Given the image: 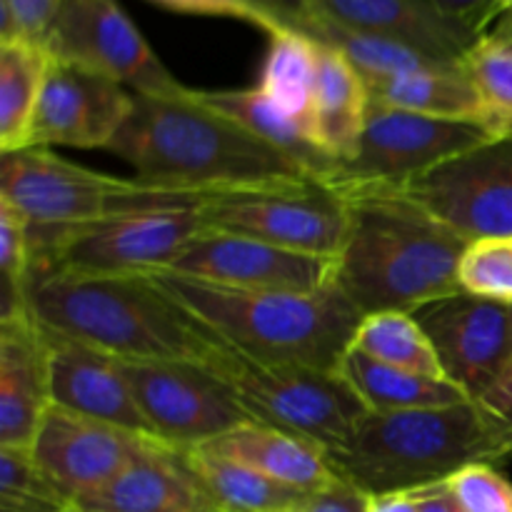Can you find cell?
<instances>
[{
  "mask_svg": "<svg viewBox=\"0 0 512 512\" xmlns=\"http://www.w3.org/2000/svg\"><path fill=\"white\" fill-rule=\"evenodd\" d=\"M318 43V40H315ZM368 85L343 53L318 43L313 90V138L338 165L358 148L368 118Z\"/></svg>",
  "mask_w": 512,
  "mask_h": 512,
  "instance_id": "cell-23",
  "label": "cell"
},
{
  "mask_svg": "<svg viewBox=\"0 0 512 512\" xmlns=\"http://www.w3.org/2000/svg\"><path fill=\"white\" fill-rule=\"evenodd\" d=\"M370 103L445 120L478 123L500 135L488 105L480 98L463 63H438L415 73L398 75L368 88Z\"/></svg>",
  "mask_w": 512,
  "mask_h": 512,
  "instance_id": "cell-24",
  "label": "cell"
},
{
  "mask_svg": "<svg viewBox=\"0 0 512 512\" xmlns=\"http://www.w3.org/2000/svg\"><path fill=\"white\" fill-rule=\"evenodd\" d=\"M165 270L250 290L318 293L335 288V260L295 253L248 235L203 228Z\"/></svg>",
  "mask_w": 512,
  "mask_h": 512,
  "instance_id": "cell-16",
  "label": "cell"
},
{
  "mask_svg": "<svg viewBox=\"0 0 512 512\" xmlns=\"http://www.w3.org/2000/svg\"><path fill=\"white\" fill-rule=\"evenodd\" d=\"M203 228H208L203 215L190 210L108 215L68 228L28 225V285L50 273L133 275L165 270Z\"/></svg>",
  "mask_w": 512,
  "mask_h": 512,
  "instance_id": "cell-8",
  "label": "cell"
},
{
  "mask_svg": "<svg viewBox=\"0 0 512 512\" xmlns=\"http://www.w3.org/2000/svg\"><path fill=\"white\" fill-rule=\"evenodd\" d=\"M338 373L348 380L370 413H403L473 403L450 380L393 368L353 348L345 353Z\"/></svg>",
  "mask_w": 512,
  "mask_h": 512,
  "instance_id": "cell-26",
  "label": "cell"
},
{
  "mask_svg": "<svg viewBox=\"0 0 512 512\" xmlns=\"http://www.w3.org/2000/svg\"><path fill=\"white\" fill-rule=\"evenodd\" d=\"M30 235L28 223L0 200V320L28 313Z\"/></svg>",
  "mask_w": 512,
  "mask_h": 512,
  "instance_id": "cell-31",
  "label": "cell"
},
{
  "mask_svg": "<svg viewBox=\"0 0 512 512\" xmlns=\"http://www.w3.org/2000/svg\"><path fill=\"white\" fill-rule=\"evenodd\" d=\"M325 458L340 480L370 498L445 483L465 465H498L493 428L478 403L368 413Z\"/></svg>",
  "mask_w": 512,
  "mask_h": 512,
  "instance_id": "cell-5",
  "label": "cell"
},
{
  "mask_svg": "<svg viewBox=\"0 0 512 512\" xmlns=\"http://www.w3.org/2000/svg\"><path fill=\"white\" fill-rule=\"evenodd\" d=\"M463 293L512 305V240H473L458 268Z\"/></svg>",
  "mask_w": 512,
  "mask_h": 512,
  "instance_id": "cell-34",
  "label": "cell"
},
{
  "mask_svg": "<svg viewBox=\"0 0 512 512\" xmlns=\"http://www.w3.org/2000/svg\"><path fill=\"white\" fill-rule=\"evenodd\" d=\"M435 10L458 20L483 38L500 20V0H428Z\"/></svg>",
  "mask_w": 512,
  "mask_h": 512,
  "instance_id": "cell-39",
  "label": "cell"
},
{
  "mask_svg": "<svg viewBox=\"0 0 512 512\" xmlns=\"http://www.w3.org/2000/svg\"><path fill=\"white\" fill-rule=\"evenodd\" d=\"M28 308L43 328L120 360L208 365L223 345L148 273L43 275L28 285Z\"/></svg>",
  "mask_w": 512,
  "mask_h": 512,
  "instance_id": "cell-3",
  "label": "cell"
},
{
  "mask_svg": "<svg viewBox=\"0 0 512 512\" xmlns=\"http://www.w3.org/2000/svg\"><path fill=\"white\" fill-rule=\"evenodd\" d=\"M205 368L228 385L253 423L308 440L323 453L340 448L370 413L338 370L263 363L225 340Z\"/></svg>",
  "mask_w": 512,
  "mask_h": 512,
  "instance_id": "cell-6",
  "label": "cell"
},
{
  "mask_svg": "<svg viewBox=\"0 0 512 512\" xmlns=\"http://www.w3.org/2000/svg\"><path fill=\"white\" fill-rule=\"evenodd\" d=\"M503 15H512V0H500V18Z\"/></svg>",
  "mask_w": 512,
  "mask_h": 512,
  "instance_id": "cell-45",
  "label": "cell"
},
{
  "mask_svg": "<svg viewBox=\"0 0 512 512\" xmlns=\"http://www.w3.org/2000/svg\"><path fill=\"white\" fill-rule=\"evenodd\" d=\"M250 3L260 5L263 10L273 13L285 28H298L300 20H305L310 13V5L308 0H250Z\"/></svg>",
  "mask_w": 512,
  "mask_h": 512,
  "instance_id": "cell-42",
  "label": "cell"
},
{
  "mask_svg": "<svg viewBox=\"0 0 512 512\" xmlns=\"http://www.w3.org/2000/svg\"><path fill=\"white\" fill-rule=\"evenodd\" d=\"M350 348L393 368L428 375V378H445L433 343L413 313L385 310V313L363 315Z\"/></svg>",
  "mask_w": 512,
  "mask_h": 512,
  "instance_id": "cell-30",
  "label": "cell"
},
{
  "mask_svg": "<svg viewBox=\"0 0 512 512\" xmlns=\"http://www.w3.org/2000/svg\"><path fill=\"white\" fill-rule=\"evenodd\" d=\"M43 333L48 340L53 405L158 438L135 400L123 360L48 328Z\"/></svg>",
  "mask_w": 512,
  "mask_h": 512,
  "instance_id": "cell-18",
  "label": "cell"
},
{
  "mask_svg": "<svg viewBox=\"0 0 512 512\" xmlns=\"http://www.w3.org/2000/svg\"><path fill=\"white\" fill-rule=\"evenodd\" d=\"M510 313H512V305H510ZM510 368H512V363H510Z\"/></svg>",
  "mask_w": 512,
  "mask_h": 512,
  "instance_id": "cell-48",
  "label": "cell"
},
{
  "mask_svg": "<svg viewBox=\"0 0 512 512\" xmlns=\"http://www.w3.org/2000/svg\"><path fill=\"white\" fill-rule=\"evenodd\" d=\"M198 448L210 450V453L245 465L250 470H258L285 485L308 490V493H318L340 480L318 445L283 433V430L253 423V420L198 445Z\"/></svg>",
  "mask_w": 512,
  "mask_h": 512,
  "instance_id": "cell-22",
  "label": "cell"
},
{
  "mask_svg": "<svg viewBox=\"0 0 512 512\" xmlns=\"http://www.w3.org/2000/svg\"><path fill=\"white\" fill-rule=\"evenodd\" d=\"M0 512H65V510H18V508H0Z\"/></svg>",
  "mask_w": 512,
  "mask_h": 512,
  "instance_id": "cell-46",
  "label": "cell"
},
{
  "mask_svg": "<svg viewBox=\"0 0 512 512\" xmlns=\"http://www.w3.org/2000/svg\"><path fill=\"white\" fill-rule=\"evenodd\" d=\"M65 512H83V510H75V508H68Z\"/></svg>",
  "mask_w": 512,
  "mask_h": 512,
  "instance_id": "cell-47",
  "label": "cell"
},
{
  "mask_svg": "<svg viewBox=\"0 0 512 512\" xmlns=\"http://www.w3.org/2000/svg\"><path fill=\"white\" fill-rule=\"evenodd\" d=\"M350 225L335 258V288L363 315L415 313L460 293L470 240L403 190H343Z\"/></svg>",
  "mask_w": 512,
  "mask_h": 512,
  "instance_id": "cell-1",
  "label": "cell"
},
{
  "mask_svg": "<svg viewBox=\"0 0 512 512\" xmlns=\"http://www.w3.org/2000/svg\"><path fill=\"white\" fill-rule=\"evenodd\" d=\"M448 488L463 512H512V483L490 463L465 465Z\"/></svg>",
  "mask_w": 512,
  "mask_h": 512,
  "instance_id": "cell-35",
  "label": "cell"
},
{
  "mask_svg": "<svg viewBox=\"0 0 512 512\" xmlns=\"http://www.w3.org/2000/svg\"><path fill=\"white\" fill-rule=\"evenodd\" d=\"M475 403L493 428L498 463H505L512 458V368Z\"/></svg>",
  "mask_w": 512,
  "mask_h": 512,
  "instance_id": "cell-38",
  "label": "cell"
},
{
  "mask_svg": "<svg viewBox=\"0 0 512 512\" xmlns=\"http://www.w3.org/2000/svg\"><path fill=\"white\" fill-rule=\"evenodd\" d=\"M463 68L488 105L500 133L512 128V45L483 38L463 58Z\"/></svg>",
  "mask_w": 512,
  "mask_h": 512,
  "instance_id": "cell-32",
  "label": "cell"
},
{
  "mask_svg": "<svg viewBox=\"0 0 512 512\" xmlns=\"http://www.w3.org/2000/svg\"><path fill=\"white\" fill-rule=\"evenodd\" d=\"M53 405L48 340L33 313L0 320V448H33Z\"/></svg>",
  "mask_w": 512,
  "mask_h": 512,
  "instance_id": "cell-19",
  "label": "cell"
},
{
  "mask_svg": "<svg viewBox=\"0 0 512 512\" xmlns=\"http://www.w3.org/2000/svg\"><path fill=\"white\" fill-rule=\"evenodd\" d=\"M110 153L153 185L188 190L243 188L310 178L250 130L218 113L188 88L183 95H135Z\"/></svg>",
  "mask_w": 512,
  "mask_h": 512,
  "instance_id": "cell-2",
  "label": "cell"
},
{
  "mask_svg": "<svg viewBox=\"0 0 512 512\" xmlns=\"http://www.w3.org/2000/svg\"><path fill=\"white\" fill-rule=\"evenodd\" d=\"M0 200L33 228H68L108 215L180 213L178 188L98 173L50 148L0 153Z\"/></svg>",
  "mask_w": 512,
  "mask_h": 512,
  "instance_id": "cell-7",
  "label": "cell"
},
{
  "mask_svg": "<svg viewBox=\"0 0 512 512\" xmlns=\"http://www.w3.org/2000/svg\"><path fill=\"white\" fill-rule=\"evenodd\" d=\"M198 213L208 228L333 260L350 225L343 190L315 178L218 188Z\"/></svg>",
  "mask_w": 512,
  "mask_h": 512,
  "instance_id": "cell-9",
  "label": "cell"
},
{
  "mask_svg": "<svg viewBox=\"0 0 512 512\" xmlns=\"http://www.w3.org/2000/svg\"><path fill=\"white\" fill-rule=\"evenodd\" d=\"M60 0H0V43H35L48 40Z\"/></svg>",
  "mask_w": 512,
  "mask_h": 512,
  "instance_id": "cell-36",
  "label": "cell"
},
{
  "mask_svg": "<svg viewBox=\"0 0 512 512\" xmlns=\"http://www.w3.org/2000/svg\"><path fill=\"white\" fill-rule=\"evenodd\" d=\"M463 238L512 240V128L448 160L408 188Z\"/></svg>",
  "mask_w": 512,
  "mask_h": 512,
  "instance_id": "cell-13",
  "label": "cell"
},
{
  "mask_svg": "<svg viewBox=\"0 0 512 512\" xmlns=\"http://www.w3.org/2000/svg\"><path fill=\"white\" fill-rule=\"evenodd\" d=\"M148 3L160 5L165 10H173V13L240 20V23H248L253 28L265 30L268 35L285 30V25L273 13L263 10L260 5L250 3V0H148Z\"/></svg>",
  "mask_w": 512,
  "mask_h": 512,
  "instance_id": "cell-37",
  "label": "cell"
},
{
  "mask_svg": "<svg viewBox=\"0 0 512 512\" xmlns=\"http://www.w3.org/2000/svg\"><path fill=\"white\" fill-rule=\"evenodd\" d=\"M315 53H318V43L308 35L298 33V30L285 28L270 35L268 55H265L260 80L255 85L288 118H293L310 138H313Z\"/></svg>",
  "mask_w": 512,
  "mask_h": 512,
  "instance_id": "cell-28",
  "label": "cell"
},
{
  "mask_svg": "<svg viewBox=\"0 0 512 512\" xmlns=\"http://www.w3.org/2000/svg\"><path fill=\"white\" fill-rule=\"evenodd\" d=\"M370 508V495H365L363 490L353 488L345 480H338L330 488L318 490L313 493V498L305 503V508L298 512H368Z\"/></svg>",
  "mask_w": 512,
  "mask_h": 512,
  "instance_id": "cell-40",
  "label": "cell"
},
{
  "mask_svg": "<svg viewBox=\"0 0 512 512\" xmlns=\"http://www.w3.org/2000/svg\"><path fill=\"white\" fill-rule=\"evenodd\" d=\"M135 400L163 443L193 450L250 423L228 385L210 368L183 360H123Z\"/></svg>",
  "mask_w": 512,
  "mask_h": 512,
  "instance_id": "cell-12",
  "label": "cell"
},
{
  "mask_svg": "<svg viewBox=\"0 0 512 512\" xmlns=\"http://www.w3.org/2000/svg\"><path fill=\"white\" fill-rule=\"evenodd\" d=\"M308 5L313 15L398 40L445 63H463L480 40V35L435 10L428 0H308Z\"/></svg>",
  "mask_w": 512,
  "mask_h": 512,
  "instance_id": "cell-20",
  "label": "cell"
},
{
  "mask_svg": "<svg viewBox=\"0 0 512 512\" xmlns=\"http://www.w3.org/2000/svg\"><path fill=\"white\" fill-rule=\"evenodd\" d=\"M485 35L493 40H498V43L512 45V15H503V18H500L498 23H495Z\"/></svg>",
  "mask_w": 512,
  "mask_h": 512,
  "instance_id": "cell-44",
  "label": "cell"
},
{
  "mask_svg": "<svg viewBox=\"0 0 512 512\" xmlns=\"http://www.w3.org/2000/svg\"><path fill=\"white\" fill-rule=\"evenodd\" d=\"M158 440L50 405L30 450L68 508H73L113 483Z\"/></svg>",
  "mask_w": 512,
  "mask_h": 512,
  "instance_id": "cell-15",
  "label": "cell"
},
{
  "mask_svg": "<svg viewBox=\"0 0 512 512\" xmlns=\"http://www.w3.org/2000/svg\"><path fill=\"white\" fill-rule=\"evenodd\" d=\"M135 93L83 65L50 55L25 148H105L125 125Z\"/></svg>",
  "mask_w": 512,
  "mask_h": 512,
  "instance_id": "cell-17",
  "label": "cell"
},
{
  "mask_svg": "<svg viewBox=\"0 0 512 512\" xmlns=\"http://www.w3.org/2000/svg\"><path fill=\"white\" fill-rule=\"evenodd\" d=\"M495 135L498 133L478 123L433 118L370 103L358 148L338 165L330 185L338 190H403Z\"/></svg>",
  "mask_w": 512,
  "mask_h": 512,
  "instance_id": "cell-10",
  "label": "cell"
},
{
  "mask_svg": "<svg viewBox=\"0 0 512 512\" xmlns=\"http://www.w3.org/2000/svg\"><path fill=\"white\" fill-rule=\"evenodd\" d=\"M148 275L210 333L263 363L338 370L363 320V313L338 288L318 293L250 290L170 270Z\"/></svg>",
  "mask_w": 512,
  "mask_h": 512,
  "instance_id": "cell-4",
  "label": "cell"
},
{
  "mask_svg": "<svg viewBox=\"0 0 512 512\" xmlns=\"http://www.w3.org/2000/svg\"><path fill=\"white\" fill-rule=\"evenodd\" d=\"M413 500L418 505V512H458L453 493L448 488V480L438 485H428V488L413 490Z\"/></svg>",
  "mask_w": 512,
  "mask_h": 512,
  "instance_id": "cell-41",
  "label": "cell"
},
{
  "mask_svg": "<svg viewBox=\"0 0 512 512\" xmlns=\"http://www.w3.org/2000/svg\"><path fill=\"white\" fill-rule=\"evenodd\" d=\"M198 98L218 113L228 115L238 125L278 150L280 155L298 165L305 175L315 180L330 178L338 170V160L320 148L293 118L283 113L273 100L265 98L258 88L243 90H198Z\"/></svg>",
  "mask_w": 512,
  "mask_h": 512,
  "instance_id": "cell-25",
  "label": "cell"
},
{
  "mask_svg": "<svg viewBox=\"0 0 512 512\" xmlns=\"http://www.w3.org/2000/svg\"><path fill=\"white\" fill-rule=\"evenodd\" d=\"M368 512H418V505L410 493L375 495V498H370Z\"/></svg>",
  "mask_w": 512,
  "mask_h": 512,
  "instance_id": "cell-43",
  "label": "cell"
},
{
  "mask_svg": "<svg viewBox=\"0 0 512 512\" xmlns=\"http://www.w3.org/2000/svg\"><path fill=\"white\" fill-rule=\"evenodd\" d=\"M0 508L68 510L28 448H0Z\"/></svg>",
  "mask_w": 512,
  "mask_h": 512,
  "instance_id": "cell-33",
  "label": "cell"
},
{
  "mask_svg": "<svg viewBox=\"0 0 512 512\" xmlns=\"http://www.w3.org/2000/svg\"><path fill=\"white\" fill-rule=\"evenodd\" d=\"M50 68L48 48L0 43V153L28 145V130Z\"/></svg>",
  "mask_w": 512,
  "mask_h": 512,
  "instance_id": "cell-29",
  "label": "cell"
},
{
  "mask_svg": "<svg viewBox=\"0 0 512 512\" xmlns=\"http://www.w3.org/2000/svg\"><path fill=\"white\" fill-rule=\"evenodd\" d=\"M185 453L218 512H298L313 498L308 490L280 483L210 450L193 448Z\"/></svg>",
  "mask_w": 512,
  "mask_h": 512,
  "instance_id": "cell-27",
  "label": "cell"
},
{
  "mask_svg": "<svg viewBox=\"0 0 512 512\" xmlns=\"http://www.w3.org/2000/svg\"><path fill=\"white\" fill-rule=\"evenodd\" d=\"M433 343L445 378L470 400H480L512 363V313L508 303L453 293L415 310Z\"/></svg>",
  "mask_w": 512,
  "mask_h": 512,
  "instance_id": "cell-14",
  "label": "cell"
},
{
  "mask_svg": "<svg viewBox=\"0 0 512 512\" xmlns=\"http://www.w3.org/2000/svg\"><path fill=\"white\" fill-rule=\"evenodd\" d=\"M73 508L83 512H218L188 453L163 440L150 445L113 483Z\"/></svg>",
  "mask_w": 512,
  "mask_h": 512,
  "instance_id": "cell-21",
  "label": "cell"
},
{
  "mask_svg": "<svg viewBox=\"0 0 512 512\" xmlns=\"http://www.w3.org/2000/svg\"><path fill=\"white\" fill-rule=\"evenodd\" d=\"M45 48L53 58L83 65L135 95H183L175 80L125 15L118 0H60Z\"/></svg>",
  "mask_w": 512,
  "mask_h": 512,
  "instance_id": "cell-11",
  "label": "cell"
}]
</instances>
